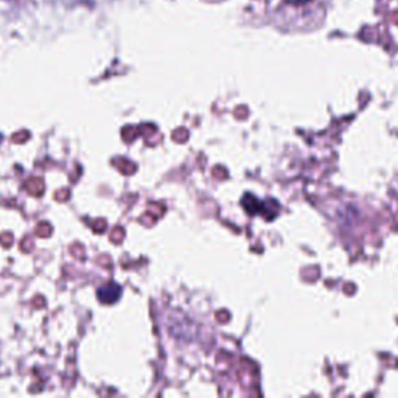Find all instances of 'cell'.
<instances>
[{"mask_svg":"<svg viewBox=\"0 0 398 398\" xmlns=\"http://www.w3.org/2000/svg\"><path fill=\"white\" fill-rule=\"evenodd\" d=\"M97 296H98V301L102 303H114L120 298L121 296V288L117 283H106L103 286H100V290L97 291Z\"/></svg>","mask_w":398,"mask_h":398,"instance_id":"obj_1","label":"cell"},{"mask_svg":"<svg viewBox=\"0 0 398 398\" xmlns=\"http://www.w3.org/2000/svg\"><path fill=\"white\" fill-rule=\"evenodd\" d=\"M291 3H303V2H308V0H288Z\"/></svg>","mask_w":398,"mask_h":398,"instance_id":"obj_2","label":"cell"}]
</instances>
